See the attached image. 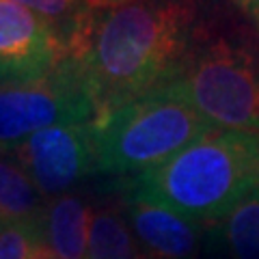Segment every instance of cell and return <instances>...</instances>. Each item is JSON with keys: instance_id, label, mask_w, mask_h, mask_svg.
<instances>
[{"instance_id": "1", "label": "cell", "mask_w": 259, "mask_h": 259, "mask_svg": "<svg viewBox=\"0 0 259 259\" xmlns=\"http://www.w3.org/2000/svg\"><path fill=\"white\" fill-rule=\"evenodd\" d=\"M201 28L199 0L95 5L67 46V59L82 74L97 119L171 82Z\"/></svg>"}, {"instance_id": "2", "label": "cell", "mask_w": 259, "mask_h": 259, "mask_svg": "<svg viewBox=\"0 0 259 259\" xmlns=\"http://www.w3.org/2000/svg\"><path fill=\"white\" fill-rule=\"evenodd\" d=\"M259 186V134L212 130L158 168L136 175L130 188L214 225Z\"/></svg>"}, {"instance_id": "3", "label": "cell", "mask_w": 259, "mask_h": 259, "mask_svg": "<svg viewBox=\"0 0 259 259\" xmlns=\"http://www.w3.org/2000/svg\"><path fill=\"white\" fill-rule=\"evenodd\" d=\"M97 173L143 175L212 132L173 82H166L95 121Z\"/></svg>"}, {"instance_id": "4", "label": "cell", "mask_w": 259, "mask_h": 259, "mask_svg": "<svg viewBox=\"0 0 259 259\" xmlns=\"http://www.w3.org/2000/svg\"><path fill=\"white\" fill-rule=\"evenodd\" d=\"M171 82L214 130L259 134V52L250 39L203 26Z\"/></svg>"}, {"instance_id": "5", "label": "cell", "mask_w": 259, "mask_h": 259, "mask_svg": "<svg viewBox=\"0 0 259 259\" xmlns=\"http://www.w3.org/2000/svg\"><path fill=\"white\" fill-rule=\"evenodd\" d=\"M95 104L76 63L65 56L52 74L0 82V151L63 123H91Z\"/></svg>"}, {"instance_id": "6", "label": "cell", "mask_w": 259, "mask_h": 259, "mask_svg": "<svg viewBox=\"0 0 259 259\" xmlns=\"http://www.w3.org/2000/svg\"><path fill=\"white\" fill-rule=\"evenodd\" d=\"M93 123L95 121L46 127L5 149V153L18 162L41 197L50 201L97 173Z\"/></svg>"}, {"instance_id": "7", "label": "cell", "mask_w": 259, "mask_h": 259, "mask_svg": "<svg viewBox=\"0 0 259 259\" xmlns=\"http://www.w3.org/2000/svg\"><path fill=\"white\" fill-rule=\"evenodd\" d=\"M67 56L54 28L24 7L0 0V82L44 78Z\"/></svg>"}, {"instance_id": "8", "label": "cell", "mask_w": 259, "mask_h": 259, "mask_svg": "<svg viewBox=\"0 0 259 259\" xmlns=\"http://www.w3.org/2000/svg\"><path fill=\"white\" fill-rule=\"evenodd\" d=\"M123 212L139 244L153 259H192L203 227L180 212L127 188Z\"/></svg>"}, {"instance_id": "9", "label": "cell", "mask_w": 259, "mask_h": 259, "mask_svg": "<svg viewBox=\"0 0 259 259\" xmlns=\"http://www.w3.org/2000/svg\"><path fill=\"white\" fill-rule=\"evenodd\" d=\"M91 218L93 207L80 194H61L46 201L39 238L59 259H89Z\"/></svg>"}, {"instance_id": "10", "label": "cell", "mask_w": 259, "mask_h": 259, "mask_svg": "<svg viewBox=\"0 0 259 259\" xmlns=\"http://www.w3.org/2000/svg\"><path fill=\"white\" fill-rule=\"evenodd\" d=\"M46 199L9 153L0 151V223L39 225Z\"/></svg>"}, {"instance_id": "11", "label": "cell", "mask_w": 259, "mask_h": 259, "mask_svg": "<svg viewBox=\"0 0 259 259\" xmlns=\"http://www.w3.org/2000/svg\"><path fill=\"white\" fill-rule=\"evenodd\" d=\"M89 259H153L134 238L123 207L93 209L89 231Z\"/></svg>"}, {"instance_id": "12", "label": "cell", "mask_w": 259, "mask_h": 259, "mask_svg": "<svg viewBox=\"0 0 259 259\" xmlns=\"http://www.w3.org/2000/svg\"><path fill=\"white\" fill-rule=\"evenodd\" d=\"M221 225L233 259H259V186L223 218Z\"/></svg>"}, {"instance_id": "13", "label": "cell", "mask_w": 259, "mask_h": 259, "mask_svg": "<svg viewBox=\"0 0 259 259\" xmlns=\"http://www.w3.org/2000/svg\"><path fill=\"white\" fill-rule=\"evenodd\" d=\"M11 3L32 11L50 24L63 41L65 50L95 7L93 0H11Z\"/></svg>"}, {"instance_id": "14", "label": "cell", "mask_w": 259, "mask_h": 259, "mask_svg": "<svg viewBox=\"0 0 259 259\" xmlns=\"http://www.w3.org/2000/svg\"><path fill=\"white\" fill-rule=\"evenodd\" d=\"M37 236L39 225L0 223V259H30V250Z\"/></svg>"}, {"instance_id": "15", "label": "cell", "mask_w": 259, "mask_h": 259, "mask_svg": "<svg viewBox=\"0 0 259 259\" xmlns=\"http://www.w3.org/2000/svg\"><path fill=\"white\" fill-rule=\"evenodd\" d=\"M231 3L259 30V0H231Z\"/></svg>"}, {"instance_id": "16", "label": "cell", "mask_w": 259, "mask_h": 259, "mask_svg": "<svg viewBox=\"0 0 259 259\" xmlns=\"http://www.w3.org/2000/svg\"><path fill=\"white\" fill-rule=\"evenodd\" d=\"M30 259H59L50 248L46 246V242L37 236L35 244H32V250H30Z\"/></svg>"}, {"instance_id": "17", "label": "cell", "mask_w": 259, "mask_h": 259, "mask_svg": "<svg viewBox=\"0 0 259 259\" xmlns=\"http://www.w3.org/2000/svg\"><path fill=\"white\" fill-rule=\"evenodd\" d=\"M95 5H119V3H127V0H93Z\"/></svg>"}]
</instances>
